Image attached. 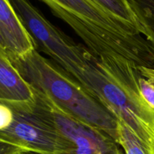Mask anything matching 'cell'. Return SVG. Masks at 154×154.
I'll return each instance as SVG.
<instances>
[{
	"mask_svg": "<svg viewBox=\"0 0 154 154\" xmlns=\"http://www.w3.org/2000/svg\"><path fill=\"white\" fill-rule=\"evenodd\" d=\"M64 21L98 59H123L137 67L154 65V48L144 36L92 0H41Z\"/></svg>",
	"mask_w": 154,
	"mask_h": 154,
	"instance_id": "obj_1",
	"label": "cell"
},
{
	"mask_svg": "<svg viewBox=\"0 0 154 154\" xmlns=\"http://www.w3.org/2000/svg\"><path fill=\"white\" fill-rule=\"evenodd\" d=\"M138 67L127 60L93 57L84 70L81 84L154 154V110L138 90Z\"/></svg>",
	"mask_w": 154,
	"mask_h": 154,
	"instance_id": "obj_2",
	"label": "cell"
},
{
	"mask_svg": "<svg viewBox=\"0 0 154 154\" xmlns=\"http://www.w3.org/2000/svg\"><path fill=\"white\" fill-rule=\"evenodd\" d=\"M10 60L32 87L47 93L63 109L105 132L116 141L115 117L79 82L36 48L23 57Z\"/></svg>",
	"mask_w": 154,
	"mask_h": 154,
	"instance_id": "obj_3",
	"label": "cell"
},
{
	"mask_svg": "<svg viewBox=\"0 0 154 154\" xmlns=\"http://www.w3.org/2000/svg\"><path fill=\"white\" fill-rule=\"evenodd\" d=\"M34 42L35 48L79 82L93 54L51 23L29 0H9Z\"/></svg>",
	"mask_w": 154,
	"mask_h": 154,
	"instance_id": "obj_4",
	"label": "cell"
},
{
	"mask_svg": "<svg viewBox=\"0 0 154 154\" xmlns=\"http://www.w3.org/2000/svg\"><path fill=\"white\" fill-rule=\"evenodd\" d=\"M33 89L35 94L34 111L75 146L71 154H118L121 151L109 135L77 118L47 93Z\"/></svg>",
	"mask_w": 154,
	"mask_h": 154,
	"instance_id": "obj_5",
	"label": "cell"
},
{
	"mask_svg": "<svg viewBox=\"0 0 154 154\" xmlns=\"http://www.w3.org/2000/svg\"><path fill=\"white\" fill-rule=\"evenodd\" d=\"M13 106V105H12ZM14 107L11 126L0 135V139L42 154H71L75 146L52 124L32 110Z\"/></svg>",
	"mask_w": 154,
	"mask_h": 154,
	"instance_id": "obj_6",
	"label": "cell"
},
{
	"mask_svg": "<svg viewBox=\"0 0 154 154\" xmlns=\"http://www.w3.org/2000/svg\"><path fill=\"white\" fill-rule=\"evenodd\" d=\"M0 102L23 109L35 105L33 87L24 79L8 54L0 52Z\"/></svg>",
	"mask_w": 154,
	"mask_h": 154,
	"instance_id": "obj_7",
	"label": "cell"
},
{
	"mask_svg": "<svg viewBox=\"0 0 154 154\" xmlns=\"http://www.w3.org/2000/svg\"><path fill=\"white\" fill-rule=\"evenodd\" d=\"M0 35L10 58L23 57L35 49L32 38L9 0H0Z\"/></svg>",
	"mask_w": 154,
	"mask_h": 154,
	"instance_id": "obj_8",
	"label": "cell"
},
{
	"mask_svg": "<svg viewBox=\"0 0 154 154\" xmlns=\"http://www.w3.org/2000/svg\"><path fill=\"white\" fill-rule=\"evenodd\" d=\"M108 14L145 37V29L128 0H92ZM147 39V38H146Z\"/></svg>",
	"mask_w": 154,
	"mask_h": 154,
	"instance_id": "obj_9",
	"label": "cell"
},
{
	"mask_svg": "<svg viewBox=\"0 0 154 154\" xmlns=\"http://www.w3.org/2000/svg\"><path fill=\"white\" fill-rule=\"evenodd\" d=\"M116 143L121 147L123 154H150L142 141L119 119H117Z\"/></svg>",
	"mask_w": 154,
	"mask_h": 154,
	"instance_id": "obj_10",
	"label": "cell"
},
{
	"mask_svg": "<svg viewBox=\"0 0 154 154\" xmlns=\"http://www.w3.org/2000/svg\"><path fill=\"white\" fill-rule=\"evenodd\" d=\"M128 1L145 29V38L154 48V0Z\"/></svg>",
	"mask_w": 154,
	"mask_h": 154,
	"instance_id": "obj_11",
	"label": "cell"
},
{
	"mask_svg": "<svg viewBox=\"0 0 154 154\" xmlns=\"http://www.w3.org/2000/svg\"><path fill=\"white\" fill-rule=\"evenodd\" d=\"M138 87L143 99L154 110V83L143 77L138 71Z\"/></svg>",
	"mask_w": 154,
	"mask_h": 154,
	"instance_id": "obj_12",
	"label": "cell"
},
{
	"mask_svg": "<svg viewBox=\"0 0 154 154\" xmlns=\"http://www.w3.org/2000/svg\"><path fill=\"white\" fill-rule=\"evenodd\" d=\"M28 151L23 147L0 139V154H20Z\"/></svg>",
	"mask_w": 154,
	"mask_h": 154,
	"instance_id": "obj_13",
	"label": "cell"
},
{
	"mask_svg": "<svg viewBox=\"0 0 154 154\" xmlns=\"http://www.w3.org/2000/svg\"><path fill=\"white\" fill-rule=\"evenodd\" d=\"M138 69L143 77L154 83V66L152 67H138Z\"/></svg>",
	"mask_w": 154,
	"mask_h": 154,
	"instance_id": "obj_14",
	"label": "cell"
},
{
	"mask_svg": "<svg viewBox=\"0 0 154 154\" xmlns=\"http://www.w3.org/2000/svg\"><path fill=\"white\" fill-rule=\"evenodd\" d=\"M0 52L2 53V54H8L9 56V52L7 49V47H6L5 43L4 40H3L2 37L0 35Z\"/></svg>",
	"mask_w": 154,
	"mask_h": 154,
	"instance_id": "obj_15",
	"label": "cell"
},
{
	"mask_svg": "<svg viewBox=\"0 0 154 154\" xmlns=\"http://www.w3.org/2000/svg\"><path fill=\"white\" fill-rule=\"evenodd\" d=\"M20 154H42V153H36V152H32V151H25V152H23Z\"/></svg>",
	"mask_w": 154,
	"mask_h": 154,
	"instance_id": "obj_16",
	"label": "cell"
},
{
	"mask_svg": "<svg viewBox=\"0 0 154 154\" xmlns=\"http://www.w3.org/2000/svg\"><path fill=\"white\" fill-rule=\"evenodd\" d=\"M118 154H123V151H122V150H121V151L120 152V153H119Z\"/></svg>",
	"mask_w": 154,
	"mask_h": 154,
	"instance_id": "obj_17",
	"label": "cell"
}]
</instances>
